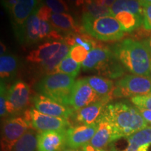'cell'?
Listing matches in <instances>:
<instances>
[{"mask_svg": "<svg viewBox=\"0 0 151 151\" xmlns=\"http://www.w3.org/2000/svg\"><path fill=\"white\" fill-rule=\"evenodd\" d=\"M103 114L113 128V141L127 138L139 130L148 127L137 108L125 102H116L106 106Z\"/></svg>", "mask_w": 151, "mask_h": 151, "instance_id": "obj_1", "label": "cell"}, {"mask_svg": "<svg viewBox=\"0 0 151 151\" xmlns=\"http://www.w3.org/2000/svg\"><path fill=\"white\" fill-rule=\"evenodd\" d=\"M112 50L128 71L134 75L150 76L151 54L142 42L126 39L116 44Z\"/></svg>", "mask_w": 151, "mask_h": 151, "instance_id": "obj_2", "label": "cell"}, {"mask_svg": "<svg viewBox=\"0 0 151 151\" xmlns=\"http://www.w3.org/2000/svg\"><path fill=\"white\" fill-rule=\"evenodd\" d=\"M75 77L62 73L46 75L38 83L37 89L41 94L69 106Z\"/></svg>", "mask_w": 151, "mask_h": 151, "instance_id": "obj_3", "label": "cell"}, {"mask_svg": "<svg viewBox=\"0 0 151 151\" xmlns=\"http://www.w3.org/2000/svg\"><path fill=\"white\" fill-rule=\"evenodd\" d=\"M82 24L83 30L87 34L100 41H118L124 36L121 26L113 16L94 18L88 15L83 14Z\"/></svg>", "mask_w": 151, "mask_h": 151, "instance_id": "obj_4", "label": "cell"}, {"mask_svg": "<svg viewBox=\"0 0 151 151\" xmlns=\"http://www.w3.org/2000/svg\"><path fill=\"white\" fill-rule=\"evenodd\" d=\"M151 94V78L143 76L126 75L115 83L113 98L133 97Z\"/></svg>", "mask_w": 151, "mask_h": 151, "instance_id": "obj_5", "label": "cell"}, {"mask_svg": "<svg viewBox=\"0 0 151 151\" xmlns=\"http://www.w3.org/2000/svg\"><path fill=\"white\" fill-rule=\"evenodd\" d=\"M24 115V118L29 124L30 127L36 130L38 133L67 130L70 127L68 119L43 114L34 108L26 110Z\"/></svg>", "mask_w": 151, "mask_h": 151, "instance_id": "obj_6", "label": "cell"}, {"mask_svg": "<svg viewBox=\"0 0 151 151\" xmlns=\"http://www.w3.org/2000/svg\"><path fill=\"white\" fill-rule=\"evenodd\" d=\"M30 125L24 117H12L4 122L1 128V148L2 151H11Z\"/></svg>", "mask_w": 151, "mask_h": 151, "instance_id": "obj_7", "label": "cell"}, {"mask_svg": "<svg viewBox=\"0 0 151 151\" xmlns=\"http://www.w3.org/2000/svg\"><path fill=\"white\" fill-rule=\"evenodd\" d=\"M30 94L29 86L26 83L19 81L13 84L7 91L8 114L17 115L27 108L30 102Z\"/></svg>", "mask_w": 151, "mask_h": 151, "instance_id": "obj_8", "label": "cell"}, {"mask_svg": "<svg viewBox=\"0 0 151 151\" xmlns=\"http://www.w3.org/2000/svg\"><path fill=\"white\" fill-rule=\"evenodd\" d=\"M102 99L88 84L86 78H80L76 81L73 87L69 106L76 111Z\"/></svg>", "mask_w": 151, "mask_h": 151, "instance_id": "obj_9", "label": "cell"}, {"mask_svg": "<svg viewBox=\"0 0 151 151\" xmlns=\"http://www.w3.org/2000/svg\"><path fill=\"white\" fill-rule=\"evenodd\" d=\"M41 22V20L37 16L36 9L22 25L14 28L15 35L20 44L24 46H31L42 41Z\"/></svg>", "mask_w": 151, "mask_h": 151, "instance_id": "obj_10", "label": "cell"}, {"mask_svg": "<svg viewBox=\"0 0 151 151\" xmlns=\"http://www.w3.org/2000/svg\"><path fill=\"white\" fill-rule=\"evenodd\" d=\"M33 103L35 109L38 111L50 116L69 119L73 114L72 108L41 94H38L34 97Z\"/></svg>", "mask_w": 151, "mask_h": 151, "instance_id": "obj_11", "label": "cell"}, {"mask_svg": "<svg viewBox=\"0 0 151 151\" xmlns=\"http://www.w3.org/2000/svg\"><path fill=\"white\" fill-rule=\"evenodd\" d=\"M97 128V123L90 125L81 124L68 128L66 131L67 146L76 149L88 144L93 138Z\"/></svg>", "mask_w": 151, "mask_h": 151, "instance_id": "obj_12", "label": "cell"}, {"mask_svg": "<svg viewBox=\"0 0 151 151\" xmlns=\"http://www.w3.org/2000/svg\"><path fill=\"white\" fill-rule=\"evenodd\" d=\"M66 131H49L38 134L37 151H60L67 145Z\"/></svg>", "mask_w": 151, "mask_h": 151, "instance_id": "obj_13", "label": "cell"}, {"mask_svg": "<svg viewBox=\"0 0 151 151\" xmlns=\"http://www.w3.org/2000/svg\"><path fill=\"white\" fill-rule=\"evenodd\" d=\"M115 56L112 48L98 46L88 52L86 59L81 65L85 71L95 70L98 71Z\"/></svg>", "mask_w": 151, "mask_h": 151, "instance_id": "obj_14", "label": "cell"}, {"mask_svg": "<svg viewBox=\"0 0 151 151\" xmlns=\"http://www.w3.org/2000/svg\"><path fill=\"white\" fill-rule=\"evenodd\" d=\"M109 101H110L108 99H102L84 108L76 111V120L78 123L86 125L97 123L98 119L104 111L106 106Z\"/></svg>", "mask_w": 151, "mask_h": 151, "instance_id": "obj_15", "label": "cell"}, {"mask_svg": "<svg viewBox=\"0 0 151 151\" xmlns=\"http://www.w3.org/2000/svg\"><path fill=\"white\" fill-rule=\"evenodd\" d=\"M97 124V128L95 134L88 144L94 148L104 149L109 143L113 142L112 126L103 113L98 119Z\"/></svg>", "mask_w": 151, "mask_h": 151, "instance_id": "obj_16", "label": "cell"}, {"mask_svg": "<svg viewBox=\"0 0 151 151\" xmlns=\"http://www.w3.org/2000/svg\"><path fill=\"white\" fill-rule=\"evenodd\" d=\"M41 2L42 0H18L10 14L14 28L22 25Z\"/></svg>", "mask_w": 151, "mask_h": 151, "instance_id": "obj_17", "label": "cell"}, {"mask_svg": "<svg viewBox=\"0 0 151 151\" xmlns=\"http://www.w3.org/2000/svg\"><path fill=\"white\" fill-rule=\"evenodd\" d=\"M61 45L62 41H58L44 43L37 49L32 50L26 58L28 62L40 65L52 58L60 50Z\"/></svg>", "mask_w": 151, "mask_h": 151, "instance_id": "obj_18", "label": "cell"}, {"mask_svg": "<svg viewBox=\"0 0 151 151\" xmlns=\"http://www.w3.org/2000/svg\"><path fill=\"white\" fill-rule=\"evenodd\" d=\"M49 22L51 24L54 29L59 32H67L68 34L82 33L81 28L76 24L73 17L67 13H52Z\"/></svg>", "mask_w": 151, "mask_h": 151, "instance_id": "obj_19", "label": "cell"}, {"mask_svg": "<svg viewBox=\"0 0 151 151\" xmlns=\"http://www.w3.org/2000/svg\"><path fill=\"white\" fill-rule=\"evenodd\" d=\"M86 79L92 89L101 98L109 101L113 99V93L115 89V84L110 79L97 76L88 77Z\"/></svg>", "mask_w": 151, "mask_h": 151, "instance_id": "obj_20", "label": "cell"}, {"mask_svg": "<svg viewBox=\"0 0 151 151\" xmlns=\"http://www.w3.org/2000/svg\"><path fill=\"white\" fill-rule=\"evenodd\" d=\"M69 50H70V46H68L65 41H62L61 47L55 55L47 62L39 65V68L42 73H46V75L58 73L57 69H58V66L62 61V60L68 55Z\"/></svg>", "mask_w": 151, "mask_h": 151, "instance_id": "obj_21", "label": "cell"}, {"mask_svg": "<svg viewBox=\"0 0 151 151\" xmlns=\"http://www.w3.org/2000/svg\"><path fill=\"white\" fill-rule=\"evenodd\" d=\"M110 10L113 17L121 11H127L143 17V7L138 0H116L110 7Z\"/></svg>", "mask_w": 151, "mask_h": 151, "instance_id": "obj_22", "label": "cell"}, {"mask_svg": "<svg viewBox=\"0 0 151 151\" xmlns=\"http://www.w3.org/2000/svg\"><path fill=\"white\" fill-rule=\"evenodd\" d=\"M115 18L119 22L124 32H132L134 30L137 29L142 25L143 22V17L137 16L127 11H121Z\"/></svg>", "mask_w": 151, "mask_h": 151, "instance_id": "obj_23", "label": "cell"}, {"mask_svg": "<svg viewBox=\"0 0 151 151\" xmlns=\"http://www.w3.org/2000/svg\"><path fill=\"white\" fill-rule=\"evenodd\" d=\"M18 61L16 56L4 54L0 58V78L1 81L14 78L18 71Z\"/></svg>", "mask_w": 151, "mask_h": 151, "instance_id": "obj_24", "label": "cell"}, {"mask_svg": "<svg viewBox=\"0 0 151 151\" xmlns=\"http://www.w3.org/2000/svg\"><path fill=\"white\" fill-rule=\"evenodd\" d=\"M38 134L36 130L30 128L16 143L11 151H37Z\"/></svg>", "mask_w": 151, "mask_h": 151, "instance_id": "obj_25", "label": "cell"}, {"mask_svg": "<svg viewBox=\"0 0 151 151\" xmlns=\"http://www.w3.org/2000/svg\"><path fill=\"white\" fill-rule=\"evenodd\" d=\"M64 41L68 46H73L75 44H78L83 46L88 52L97 46V43L91 37L86 34L83 33H70L64 38Z\"/></svg>", "mask_w": 151, "mask_h": 151, "instance_id": "obj_26", "label": "cell"}, {"mask_svg": "<svg viewBox=\"0 0 151 151\" xmlns=\"http://www.w3.org/2000/svg\"><path fill=\"white\" fill-rule=\"evenodd\" d=\"M82 9L83 14L88 15L94 18L109 16H112L109 7L98 5L94 2V0H85V4L82 6Z\"/></svg>", "mask_w": 151, "mask_h": 151, "instance_id": "obj_27", "label": "cell"}, {"mask_svg": "<svg viewBox=\"0 0 151 151\" xmlns=\"http://www.w3.org/2000/svg\"><path fill=\"white\" fill-rule=\"evenodd\" d=\"M127 139L128 145L134 148L143 146L151 145V127H146L138 131L129 137L126 138Z\"/></svg>", "mask_w": 151, "mask_h": 151, "instance_id": "obj_28", "label": "cell"}, {"mask_svg": "<svg viewBox=\"0 0 151 151\" xmlns=\"http://www.w3.org/2000/svg\"><path fill=\"white\" fill-rule=\"evenodd\" d=\"M81 67H82L81 64L76 62L68 54V55L60 62L57 69V72L66 73L76 78V76L80 71Z\"/></svg>", "mask_w": 151, "mask_h": 151, "instance_id": "obj_29", "label": "cell"}, {"mask_svg": "<svg viewBox=\"0 0 151 151\" xmlns=\"http://www.w3.org/2000/svg\"><path fill=\"white\" fill-rule=\"evenodd\" d=\"M44 4L55 14H63L69 11L65 0H44Z\"/></svg>", "mask_w": 151, "mask_h": 151, "instance_id": "obj_30", "label": "cell"}, {"mask_svg": "<svg viewBox=\"0 0 151 151\" xmlns=\"http://www.w3.org/2000/svg\"><path fill=\"white\" fill-rule=\"evenodd\" d=\"M88 50H86L83 47L78 44H75L71 46L69 52V55L76 62L82 64L84 60L86 59L88 55Z\"/></svg>", "mask_w": 151, "mask_h": 151, "instance_id": "obj_31", "label": "cell"}, {"mask_svg": "<svg viewBox=\"0 0 151 151\" xmlns=\"http://www.w3.org/2000/svg\"><path fill=\"white\" fill-rule=\"evenodd\" d=\"M131 101L137 108L151 110V94L131 97Z\"/></svg>", "mask_w": 151, "mask_h": 151, "instance_id": "obj_32", "label": "cell"}, {"mask_svg": "<svg viewBox=\"0 0 151 151\" xmlns=\"http://www.w3.org/2000/svg\"><path fill=\"white\" fill-rule=\"evenodd\" d=\"M6 87L4 82L1 81V88H0V115L1 118L6 116L8 114L6 110Z\"/></svg>", "mask_w": 151, "mask_h": 151, "instance_id": "obj_33", "label": "cell"}, {"mask_svg": "<svg viewBox=\"0 0 151 151\" xmlns=\"http://www.w3.org/2000/svg\"><path fill=\"white\" fill-rule=\"evenodd\" d=\"M52 11L44 3L41 2L37 9V16L41 20L49 22Z\"/></svg>", "mask_w": 151, "mask_h": 151, "instance_id": "obj_34", "label": "cell"}, {"mask_svg": "<svg viewBox=\"0 0 151 151\" xmlns=\"http://www.w3.org/2000/svg\"><path fill=\"white\" fill-rule=\"evenodd\" d=\"M143 26L146 30L151 31V4L143 7Z\"/></svg>", "mask_w": 151, "mask_h": 151, "instance_id": "obj_35", "label": "cell"}, {"mask_svg": "<svg viewBox=\"0 0 151 151\" xmlns=\"http://www.w3.org/2000/svg\"><path fill=\"white\" fill-rule=\"evenodd\" d=\"M17 2H18V0H1V3L2 6L10 14Z\"/></svg>", "mask_w": 151, "mask_h": 151, "instance_id": "obj_36", "label": "cell"}, {"mask_svg": "<svg viewBox=\"0 0 151 151\" xmlns=\"http://www.w3.org/2000/svg\"><path fill=\"white\" fill-rule=\"evenodd\" d=\"M149 146H143L139 147V148H134V147H132L128 145L127 148L121 151H148ZM111 151H119V150H116V148L113 147V148H111Z\"/></svg>", "mask_w": 151, "mask_h": 151, "instance_id": "obj_37", "label": "cell"}, {"mask_svg": "<svg viewBox=\"0 0 151 151\" xmlns=\"http://www.w3.org/2000/svg\"><path fill=\"white\" fill-rule=\"evenodd\" d=\"M139 110V113L145 120L148 122L151 123V110H148V109H141V108H137Z\"/></svg>", "mask_w": 151, "mask_h": 151, "instance_id": "obj_38", "label": "cell"}, {"mask_svg": "<svg viewBox=\"0 0 151 151\" xmlns=\"http://www.w3.org/2000/svg\"><path fill=\"white\" fill-rule=\"evenodd\" d=\"M83 148V151H107L105 150L104 149H99V148H94L90 144H86V146H84Z\"/></svg>", "mask_w": 151, "mask_h": 151, "instance_id": "obj_39", "label": "cell"}, {"mask_svg": "<svg viewBox=\"0 0 151 151\" xmlns=\"http://www.w3.org/2000/svg\"><path fill=\"white\" fill-rule=\"evenodd\" d=\"M67 1L76 7L83 6L85 4V0H67Z\"/></svg>", "mask_w": 151, "mask_h": 151, "instance_id": "obj_40", "label": "cell"}, {"mask_svg": "<svg viewBox=\"0 0 151 151\" xmlns=\"http://www.w3.org/2000/svg\"><path fill=\"white\" fill-rule=\"evenodd\" d=\"M142 43L147 48H148L149 52H150L151 54V37L148 38V39H146V40H143L142 41Z\"/></svg>", "mask_w": 151, "mask_h": 151, "instance_id": "obj_41", "label": "cell"}, {"mask_svg": "<svg viewBox=\"0 0 151 151\" xmlns=\"http://www.w3.org/2000/svg\"><path fill=\"white\" fill-rule=\"evenodd\" d=\"M143 7L151 4V0H138Z\"/></svg>", "mask_w": 151, "mask_h": 151, "instance_id": "obj_42", "label": "cell"}, {"mask_svg": "<svg viewBox=\"0 0 151 151\" xmlns=\"http://www.w3.org/2000/svg\"><path fill=\"white\" fill-rule=\"evenodd\" d=\"M0 48H1V52H0V53H1V55H3L6 54L5 52L6 51V47L4 45V43H3L2 42H1L0 43Z\"/></svg>", "mask_w": 151, "mask_h": 151, "instance_id": "obj_43", "label": "cell"}, {"mask_svg": "<svg viewBox=\"0 0 151 151\" xmlns=\"http://www.w3.org/2000/svg\"><path fill=\"white\" fill-rule=\"evenodd\" d=\"M115 1H116V0H105V6L110 8Z\"/></svg>", "mask_w": 151, "mask_h": 151, "instance_id": "obj_44", "label": "cell"}, {"mask_svg": "<svg viewBox=\"0 0 151 151\" xmlns=\"http://www.w3.org/2000/svg\"><path fill=\"white\" fill-rule=\"evenodd\" d=\"M94 2L100 6H105V0H94Z\"/></svg>", "mask_w": 151, "mask_h": 151, "instance_id": "obj_45", "label": "cell"}, {"mask_svg": "<svg viewBox=\"0 0 151 151\" xmlns=\"http://www.w3.org/2000/svg\"><path fill=\"white\" fill-rule=\"evenodd\" d=\"M64 151H83V150H77V149H73V148H69V149H67V150H65Z\"/></svg>", "mask_w": 151, "mask_h": 151, "instance_id": "obj_46", "label": "cell"}, {"mask_svg": "<svg viewBox=\"0 0 151 151\" xmlns=\"http://www.w3.org/2000/svg\"><path fill=\"white\" fill-rule=\"evenodd\" d=\"M150 72H151V67H150Z\"/></svg>", "mask_w": 151, "mask_h": 151, "instance_id": "obj_47", "label": "cell"}]
</instances>
